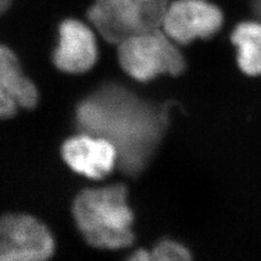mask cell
Here are the masks:
<instances>
[{
	"label": "cell",
	"mask_w": 261,
	"mask_h": 261,
	"mask_svg": "<svg viewBox=\"0 0 261 261\" xmlns=\"http://www.w3.org/2000/svg\"><path fill=\"white\" fill-rule=\"evenodd\" d=\"M174 106V101H147L123 86L110 84L81 103L77 121L89 134L111 142L118 151L120 169L137 176L159 148Z\"/></svg>",
	"instance_id": "1"
},
{
	"label": "cell",
	"mask_w": 261,
	"mask_h": 261,
	"mask_svg": "<svg viewBox=\"0 0 261 261\" xmlns=\"http://www.w3.org/2000/svg\"><path fill=\"white\" fill-rule=\"evenodd\" d=\"M73 214L82 234L96 247L120 249L134 242V216L123 185L82 192L75 199Z\"/></svg>",
	"instance_id": "2"
},
{
	"label": "cell",
	"mask_w": 261,
	"mask_h": 261,
	"mask_svg": "<svg viewBox=\"0 0 261 261\" xmlns=\"http://www.w3.org/2000/svg\"><path fill=\"white\" fill-rule=\"evenodd\" d=\"M119 45V62L129 76L149 82L160 75L179 76L187 69L181 50L160 29L129 36Z\"/></svg>",
	"instance_id": "3"
},
{
	"label": "cell",
	"mask_w": 261,
	"mask_h": 261,
	"mask_svg": "<svg viewBox=\"0 0 261 261\" xmlns=\"http://www.w3.org/2000/svg\"><path fill=\"white\" fill-rule=\"evenodd\" d=\"M168 0H96L89 21L111 44L140 33L160 29Z\"/></svg>",
	"instance_id": "4"
},
{
	"label": "cell",
	"mask_w": 261,
	"mask_h": 261,
	"mask_svg": "<svg viewBox=\"0 0 261 261\" xmlns=\"http://www.w3.org/2000/svg\"><path fill=\"white\" fill-rule=\"evenodd\" d=\"M54 241L44 224L27 215L0 218V261H37L51 256Z\"/></svg>",
	"instance_id": "5"
},
{
	"label": "cell",
	"mask_w": 261,
	"mask_h": 261,
	"mask_svg": "<svg viewBox=\"0 0 261 261\" xmlns=\"http://www.w3.org/2000/svg\"><path fill=\"white\" fill-rule=\"evenodd\" d=\"M221 10L206 0H176L169 4L162 21V31L178 45L196 39H208L221 30Z\"/></svg>",
	"instance_id": "6"
},
{
	"label": "cell",
	"mask_w": 261,
	"mask_h": 261,
	"mask_svg": "<svg viewBox=\"0 0 261 261\" xmlns=\"http://www.w3.org/2000/svg\"><path fill=\"white\" fill-rule=\"evenodd\" d=\"M62 154L68 165L77 173L87 177L101 178L118 166V151L103 137L84 134L63 145Z\"/></svg>",
	"instance_id": "7"
},
{
	"label": "cell",
	"mask_w": 261,
	"mask_h": 261,
	"mask_svg": "<svg viewBox=\"0 0 261 261\" xmlns=\"http://www.w3.org/2000/svg\"><path fill=\"white\" fill-rule=\"evenodd\" d=\"M96 59L97 44L93 31L80 21H64L54 55L57 67L68 73H83L93 67Z\"/></svg>",
	"instance_id": "8"
},
{
	"label": "cell",
	"mask_w": 261,
	"mask_h": 261,
	"mask_svg": "<svg viewBox=\"0 0 261 261\" xmlns=\"http://www.w3.org/2000/svg\"><path fill=\"white\" fill-rule=\"evenodd\" d=\"M37 99V89L23 74L18 58L0 46V119L11 118L19 108L35 107Z\"/></svg>",
	"instance_id": "9"
},
{
	"label": "cell",
	"mask_w": 261,
	"mask_h": 261,
	"mask_svg": "<svg viewBox=\"0 0 261 261\" xmlns=\"http://www.w3.org/2000/svg\"><path fill=\"white\" fill-rule=\"evenodd\" d=\"M233 45L238 49L239 68L248 76L261 75V23L242 22L231 34Z\"/></svg>",
	"instance_id": "10"
},
{
	"label": "cell",
	"mask_w": 261,
	"mask_h": 261,
	"mask_svg": "<svg viewBox=\"0 0 261 261\" xmlns=\"http://www.w3.org/2000/svg\"><path fill=\"white\" fill-rule=\"evenodd\" d=\"M152 260L158 261H187L193 258L191 250L185 245L174 240L160 241L151 250Z\"/></svg>",
	"instance_id": "11"
},
{
	"label": "cell",
	"mask_w": 261,
	"mask_h": 261,
	"mask_svg": "<svg viewBox=\"0 0 261 261\" xmlns=\"http://www.w3.org/2000/svg\"><path fill=\"white\" fill-rule=\"evenodd\" d=\"M130 260H140V261H147V260H152L151 251L146 250V249H138L134 251V254L129 257Z\"/></svg>",
	"instance_id": "12"
},
{
	"label": "cell",
	"mask_w": 261,
	"mask_h": 261,
	"mask_svg": "<svg viewBox=\"0 0 261 261\" xmlns=\"http://www.w3.org/2000/svg\"><path fill=\"white\" fill-rule=\"evenodd\" d=\"M12 0H0V13H3L8 9Z\"/></svg>",
	"instance_id": "13"
},
{
	"label": "cell",
	"mask_w": 261,
	"mask_h": 261,
	"mask_svg": "<svg viewBox=\"0 0 261 261\" xmlns=\"http://www.w3.org/2000/svg\"><path fill=\"white\" fill-rule=\"evenodd\" d=\"M256 10L261 16V0H256Z\"/></svg>",
	"instance_id": "14"
}]
</instances>
